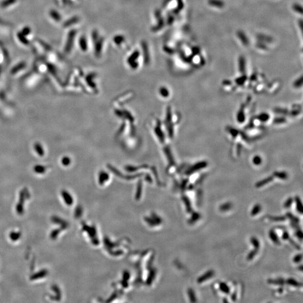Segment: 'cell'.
Here are the masks:
<instances>
[{
    "mask_svg": "<svg viewBox=\"0 0 303 303\" xmlns=\"http://www.w3.org/2000/svg\"><path fill=\"white\" fill-rule=\"evenodd\" d=\"M214 275V271L212 269L209 270L206 273H204V274H203L202 275L198 277V278L197 279V282L198 283H204L208 280L213 277Z\"/></svg>",
    "mask_w": 303,
    "mask_h": 303,
    "instance_id": "cell-1",
    "label": "cell"
},
{
    "mask_svg": "<svg viewBox=\"0 0 303 303\" xmlns=\"http://www.w3.org/2000/svg\"><path fill=\"white\" fill-rule=\"evenodd\" d=\"M269 237L270 238V239L271 240V241H272L273 242H274L275 244H280V241L279 240V237L278 236V235L277 234V233H276L275 231L273 229L272 230H270L269 231Z\"/></svg>",
    "mask_w": 303,
    "mask_h": 303,
    "instance_id": "cell-2",
    "label": "cell"
},
{
    "mask_svg": "<svg viewBox=\"0 0 303 303\" xmlns=\"http://www.w3.org/2000/svg\"><path fill=\"white\" fill-rule=\"evenodd\" d=\"M267 283H268L269 284H271V285L283 286L286 283V281L283 278H269L267 280Z\"/></svg>",
    "mask_w": 303,
    "mask_h": 303,
    "instance_id": "cell-3",
    "label": "cell"
},
{
    "mask_svg": "<svg viewBox=\"0 0 303 303\" xmlns=\"http://www.w3.org/2000/svg\"><path fill=\"white\" fill-rule=\"evenodd\" d=\"M296 203V208L297 212L300 214H302L303 212V204L299 196H296L294 198Z\"/></svg>",
    "mask_w": 303,
    "mask_h": 303,
    "instance_id": "cell-4",
    "label": "cell"
},
{
    "mask_svg": "<svg viewBox=\"0 0 303 303\" xmlns=\"http://www.w3.org/2000/svg\"><path fill=\"white\" fill-rule=\"evenodd\" d=\"M273 178L272 176L268 177V178H266L262 180L261 181H259L258 183H256V184H255V186L257 188L261 187L262 186H263L264 185L268 184L270 182H271L273 180Z\"/></svg>",
    "mask_w": 303,
    "mask_h": 303,
    "instance_id": "cell-5",
    "label": "cell"
},
{
    "mask_svg": "<svg viewBox=\"0 0 303 303\" xmlns=\"http://www.w3.org/2000/svg\"><path fill=\"white\" fill-rule=\"evenodd\" d=\"M285 281L287 284H288L289 285H290L291 286H293V287H299L302 286V283L297 281L295 279H294L293 278H289L288 279H287Z\"/></svg>",
    "mask_w": 303,
    "mask_h": 303,
    "instance_id": "cell-6",
    "label": "cell"
},
{
    "mask_svg": "<svg viewBox=\"0 0 303 303\" xmlns=\"http://www.w3.org/2000/svg\"><path fill=\"white\" fill-rule=\"evenodd\" d=\"M219 288L220 289L221 291H222L223 293L225 294H229L230 292V288L228 286L226 283L224 282H222L219 285Z\"/></svg>",
    "mask_w": 303,
    "mask_h": 303,
    "instance_id": "cell-7",
    "label": "cell"
},
{
    "mask_svg": "<svg viewBox=\"0 0 303 303\" xmlns=\"http://www.w3.org/2000/svg\"><path fill=\"white\" fill-rule=\"evenodd\" d=\"M233 204L231 202H226L220 206V210L221 212H227L230 211L233 208Z\"/></svg>",
    "mask_w": 303,
    "mask_h": 303,
    "instance_id": "cell-8",
    "label": "cell"
},
{
    "mask_svg": "<svg viewBox=\"0 0 303 303\" xmlns=\"http://www.w3.org/2000/svg\"><path fill=\"white\" fill-rule=\"evenodd\" d=\"M261 210H262L261 206L259 204H256L252 209V211L250 212L251 216H255L256 215L259 214L260 212L261 211Z\"/></svg>",
    "mask_w": 303,
    "mask_h": 303,
    "instance_id": "cell-9",
    "label": "cell"
},
{
    "mask_svg": "<svg viewBox=\"0 0 303 303\" xmlns=\"http://www.w3.org/2000/svg\"><path fill=\"white\" fill-rule=\"evenodd\" d=\"M286 217L287 218H289L290 220L291 221V222H295V223H299V222H300L299 218L296 216L294 215L293 214H292L291 212H287L286 214Z\"/></svg>",
    "mask_w": 303,
    "mask_h": 303,
    "instance_id": "cell-10",
    "label": "cell"
},
{
    "mask_svg": "<svg viewBox=\"0 0 303 303\" xmlns=\"http://www.w3.org/2000/svg\"><path fill=\"white\" fill-rule=\"evenodd\" d=\"M250 242L254 249L259 250V249L260 248L261 244H260L259 240L256 237H254V236L250 238Z\"/></svg>",
    "mask_w": 303,
    "mask_h": 303,
    "instance_id": "cell-11",
    "label": "cell"
},
{
    "mask_svg": "<svg viewBox=\"0 0 303 303\" xmlns=\"http://www.w3.org/2000/svg\"><path fill=\"white\" fill-rule=\"evenodd\" d=\"M268 218L270 220L274 221V222H281V221L286 220L287 218L285 216H268Z\"/></svg>",
    "mask_w": 303,
    "mask_h": 303,
    "instance_id": "cell-12",
    "label": "cell"
},
{
    "mask_svg": "<svg viewBox=\"0 0 303 303\" xmlns=\"http://www.w3.org/2000/svg\"><path fill=\"white\" fill-rule=\"evenodd\" d=\"M188 296L190 299V300L192 303L197 302V297L195 295V294L192 289H189L188 290Z\"/></svg>",
    "mask_w": 303,
    "mask_h": 303,
    "instance_id": "cell-13",
    "label": "cell"
},
{
    "mask_svg": "<svg viewBox=\"0 0 303 303\" xmlns=\"http://www.w3.org/2000/svg\"><path fill=\"white\" fill-rule=\"evenodd\" d=\"M200 217H201V215L198 212H193L192 214V217L190 218V220L189 221V222L190 223H194L195 222H196L198 220H199L200 218Z\"/></svg>",
    "mask_w": 303,
    "mask_h": 303,
    "instance_id": "cell-14",
    "label": "cell"
},
{
    "mask_svg": "<svg viewBox=\"0 0 303 303\" xmlns=\"http://www.w3.org/2000/svg\"><path fill=\"white\" fill-rule=\"evenodd\" d=\"M258 250L257 249H254L253 250H251L249 253H248V255L247 256V259L248 261H252L253 260L255 256L258 253Z\"/></svg>",
    "mask_w": 303,
    "mask_h": 303,
    "instance_id": "cell-15",
    "label": "cell"
},
{
    "mask_svg": "<svg viewBox=\"0 0 303 303\" xmlns=\"http://www.w3.org/2000/svg\"><path fill=\"white\" fill-rule=\"evenodd\" d=\"M294 202V199L292 197H289L287 198V200L283 204V207L285 208H289L290 207H291L292 203Z\"/></svg>",
    "mask_w": 303,
    "mask_h": 303,
    "instance_id": "cell-16",
    "label": "cell"
},
{
    "mask_svg": "<svg viewBox=\"0 0 303 303\" xmlns=\"http://www.w3.org/2000/svg\"><path fill=\"white\" fill-rule=\"evenodd\" d=\"M184 202H185V204L186 205V209H187V211L188 212H192L193 211V209H192V205H191V203H190V200L188 198L185 197L184 198Z\"/></svg>",
    "mask_w": 303,
    "mask_h": 303,
    "instance_id": "cell-17",
    "label": "cell"
},
{
    "mask_svg": "<svg viewBox=\"0 0 303 303\" xmlns=\"http://www.w3.org/2000/svg\"><path fill=\"white\" fill-rule=\"evenodd\" d=\"M275 176L280 179L285 180L287 178V175L286 172H276Z\"/></svg>",
    "mask_w": 303,
    "mask_h": 303,
    "instance_id": "cell-18",
    "label": "cell"
},
{
    "mask_svg": "<svg viewBox=\"0 0 303 303\" xmlns=\"http://www.w3.org/2000/svg\"><path fill=\"white\" fill-rule=\"evenodd\" d=\"M295 236L300 241H302L303 240V233L302 230L300 228L297 229L295 231Z\"/></svg>",
    "mask_w": 303,
    "mask_h": 303,
    "instance_id": "cell-19",
    "label": "cell"
},
{
    "mask_svg": "<svg viewBox=\"0 0 303 303\" xmlns=\"http://www.w3.org/2000/svg\"><path fill=\"white\" fill-rule=\"evenodd\" d=\"M302 259H303L302 254H301V253L297 254L293 258V262L295 263H299L302 261Z\"/></svg>",
    "mask_w": 303,
    "mask_h": 303,
    "instance_id": "cell-20",
    "label": "cell"
},
{
    "mask_svg": "<svg viewBox=\"0 0 303 303\" xmlns=\"http://www.w3.org/2000/svg\"><path fill=\"white\" fill-rule=\"evenodd\" d=\"M288 240H289L290 242L291 243V245H292L294 248H295L296 249H297V250H300V249H301V248H300V247L299 246V245H298V244H297V243L295 241H294V240H292L291 238H290V237L289 239Z\"/></svg>",
    "mask_w": 303,
    "mask_h": 303,
    "instance_id": "cell-21",
    "label": "cell"
},
{
    "mask_svg": "<svg viewBox=\"0 0 303 303\" xmlns=\"http://www.w3.org/2000/svg\"><path fill=\"white\" fill-rule=\"evenodd\" d=\"M290 237L289 233L287 231H285L283 233L282 235V239L283 240H288L289 239Z\"/></svg>",
    "mask_w": 303,
    "mask_h": 303,
    "instance_id": "cell-22",
    "label": "cell"
},
{
    "mask_svg": "<svg viewBox=\"0 0 303 303\" xmlns=\"http://www.w3.org/2000/svg\"><path fill=\"white\" fill-rule=\"evenodd\" d=\"M197 200H198V204H201L202 202V193L201 190H200L198 192V196H197Z\"/></svg>",
    "mask_w": 303,
    "mask_h": 303,
    "instance_id": "cell-23",
    "label": "cell"
},
{
    "mask_svg": "<svg viewBox=\"0 0 303 303\" xmlns=\"http://www.w3.org/2000/svg\"><path fill=\"white\" fill-rule=\"evenodd\" d=\"M290 225H291V227H292L293 228L295 229V230L299 229V228H300V226H299V223H295V222H290Z\"/></svg>",
    "mask_w": 303,
    "mask_h": 303,
    "instance_id": "cell-24",
    "label": "cell"
},
{
    "mask_svg": "<svg viewBox=\"0 0 303 303\" xmlns=\"http://www.w3.org/2000/svg\"><path fill=\"white\" fill-rule=\"evenodd\" d=\"M231 298L233 300V301H235L236 300V292L235 291L233 294V295L231 296Z\"/></svg>",
    "mask_w": 303,
    "mask_h": 303,
    "instance_id": "cell-25",
    "label": "cell"
},
{
    "mask_svg": "<svg viewBox=\"0 0 303 303\" xmlns=\"http://www.w3.org/2000/svg\"><path fill=\"white\" fill-rule=\"evenodd\" d=\"M298 269H299L300 271H303V266H302V265H300V266L299 267Z\"/></svg>",
    "mask_w": 303,
    "mask_h": 303,
    "instance_id": "cell-26",
    "label": "cell"
},
{
    "mask_svg": "<svg viewBox=\"0 0 303 303\" xmlns=\"http://www.w3.org/2000/svg\"><path fill=\"white\" fill-rule=\"evenodd\" d=\"M283 287H280V288H279V289H278V291H279V292H283Z\"/></svg>",
    "mask_w": 303,
    "mask_h": 303,
    "instance_id": "cell-27",
    "label": "cell"
},
{
    "mask_svg": "<svg viewBox=\"0 0 303 303\" xmlns=\"http://www.w3.org/2000/svg\"><path fill=\"white\" fill-rule=\"evenodd\" d=\"M223 302H224V303H227V302H228V300H227V299L224 298V299H223Z\"/></svg>",
    "mask_w": 303,
    "mask_h": 303,
    "instance_id": "cell-28",
    "label": "cell"
}]
</instances>
